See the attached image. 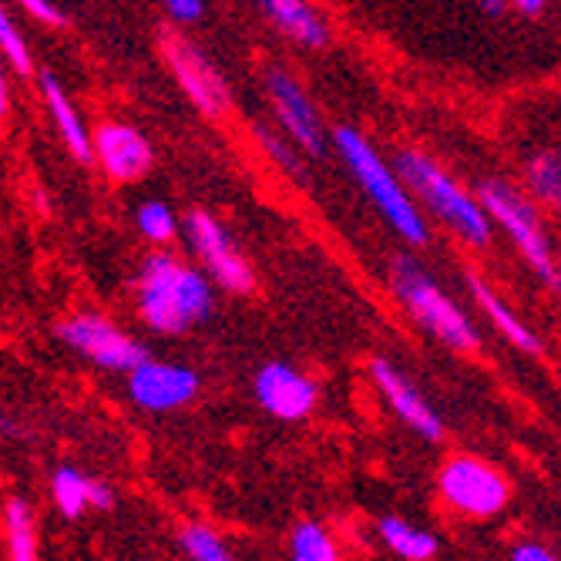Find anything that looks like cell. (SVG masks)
Instances as JSON below:
<instances>
[{
	"instance_id": "9c48e42d",
	"label": "cell",
	"mask_w": 561,
	"mask_h": 561,
	"mask_svg": "<svg viewBox=\"0 0 561 561\" xmlns=\"http://www.w3.org/2000/svg\"><path fill=\"white\" fill-rule=\"evenodd\" d=\"M165 58L172 65V75L179 78L182 91L188 94L192 105L209 115V118H219L226 108H229V88H226V78L213 68V61L202 55V50L185 41V37H175L169 34L165 37Z\"/></svg>"
},
{
	"instance_id": "7a4b0ae2",
	"label": "cell",
	"mask_w": 561,
	"mask_h": 561,
	"mask_svg": "<svg viewBox=\"0 0 561 561\" xmlns=\"http://www.w3.org/2000/svg\"><path fill=\"white\" fill-rule=\"evenodd\" d=\"M333 145L340 151L343 165L350 169V175L360 182V188L374 202V209L393 226V232L407 245H427L431 229L424 222L421 206L414 202L411 188L400 182V175L377 156V148L356 128H336Z\"/></svg>"
},
{
	"instance_id": "ba28073f",
	"label": "cell",
	"mask_w": 561,
	"mask_h": 561,
	"mask_svg": "<svg viewBox=\"0 0 561 561\" xmlns=\"http://www.w3.org/2000/svg\"><path fill=\"white\" fill-rule=\"evenodd\" d=\"M185 239L192 245V252L202 260V266L209 270V276L229 289V293H249L252 286H256V279H252V266L239 256L236 242L229 239V232L209 216V213H188L185 216Z\"/></svg>"
},
{
	"instance_id": "8fae6325",
	"label": "cell",
	"mask_w": 561,
	"mask_h": 561,
	"mask_svg": "<svg viewBox=\"0 0 561 561\" xmlns=\"http://www.w3.org/2000/svg\"><path fill=\"white\" fill-rule=\"evenodd\" d=\"M198 393V374L179 364H162V360H145L128 370V397L141 407V411L162 414V411H179V407L192 403Z\"/></svg>"
},
{
	"instance_id": "f546056e",
	"label": "cell",
	"mask_w": 561,
	"mask_h": 561,
	"mask_svg": "<svg viewBox=\"0 0 561 561\" xmlns=\"http://www.w3.org/2000/svg\"><path fill=\"white\" fill-rule=\"evenodd\" d=\"M512 4H515L522 14H528V18H538V14L548 8V0H512Z\"/></svg>"
},
{
	"instance_id": "277c9868",
	"label": "cell",
	"mask_w": 561,
	"mask_h": 561,
	"mask_svg": "<svg viewBox=\"0 0 561 561\" xmlns=\"http://www.w3.org/2000/svg\"><path fill=\"white\" fill-rule=\"evenodd\" d=\"M390 283H393L397 299L407 306V313H411L424 330H431L437 340H444L450 350L471 353L481 346V336H478V327L471 323V317L440 289V283L417 260L400 256L393 263Z\"/></svg>"
},
{
	"instance_id": "5b68a950",
	"label": "cell",
	"mask_w": 561,
	"mask_h": 561,
	"mask_svg": "<svg viewBox=\"0 0 561 561\" xmlns=\"http://www.w3.org/2000/svg\"><path fill=\"white\" fill-rule=\"evenodd\" d=\"M437 491L454 515L471 518V522L497 518L507 507V501H512V484H507V478L494 465H488L484 457H471V454L450 457L440 468Z\"/></svg>"
},
{
	"instance_id": "d4e9b609",
	"label": "cell",
	"mask_w": 561,
	"mask_h": 561,
	"mask_svg": "<svg viewBox=\"0 0 561 561\" xmlns=\"http://www.w3.org/2000/svg\"><path fill=\"white\" fill-rule=\"evenodd\" d=\"M0 55H4V61L14 65V71L31 75V50H27L24 34L18 31V24L4 11V4H0Z\"/></svg>"
},
{
	"instance_id": "83f0119b",
	"label": "cell",
	"mask_w": 561,
	"mask_h": 561,
	"mask_svg": "<svg viewBox=\"0 0 561 561\" xmlns=\"http://www.w3.org/2000/svg\"><path fill=\"white\" fill-rule=\"evenodd\" d=\"M551 558H554V551H548L538 541H522L512 548V561H551Z\"/></svg>"
},
{
	"instance_id": "4316f807",
	"label": "cell",
	"mask_w": 561,
	"mask_h": 561,
	"mask_svg": "<svg viewBox=\"0 0 561 561\" xmlns=\"http://www.w3.org/2000/svg\"><path fill=\"white\" fill-rule=\"evenodd\" d=\"M165 11L179 21V24H192L206 11V0H162Z\"/></svg>"
},
{
	"instance_id": "f1b7e54d",
	"label": "cell",
	"mask_w": 561,
	"mask_h": 561,
	"mask_svg": "<svg viewBox=\"0 0 561 561\" xmlns=\"http://www.w3.org/2000/svg\"><path fill=\"white\" fill-rule=\"evenodd\" d=\"M21 4H24L37 21H44V24H61V21H65L61 11H58V8H50L47 0H21Z\"/></svg>"
},
{
	"instance_id": "4dcf8cb0",
	"label": "cell",
	"mask_w": 561,
	"mask_h": 561,
	"mask_svg": "<svg viewBox=\"0 0 561 561\" xmlns=\"http://www.w3.org/2000/svg\"><path fill=\"white\" fill-rule=\"evenodd\" d=\"M507 8H512V0H481V11L488 18H501V14H507Z\"/></svg>"
},
{
	"instance_id": "cb8c5ba5",
	"label": "cell",
	"mask_w": 561,
	"mask_h": 561,
	"mask_svg": "<svg viewBox=\"0 0 561 561\" xmlns=\"http://www.w3.org/2000/svg\"><path fill=\"white\" fill-rule=\"evenodd\" d=\"M135 226L148 242H169L179 232V219L165 202H145L135 216Z\"/></svg>"
},
{
	"instance_id": "1f68e13d",
	"label": "cell",
	"mask_w": 561,
	"mask_h": 561,
	"mask_svg": "<svg viewBox=\"0 0 561 561\" xmlns=\"http://www.w3.org/2000/svg\"><path fill=\"white\" fill-rule=\"evenodd\" d=\"M8 105H11V98H8V78H4V55H0V118L8 115Z\"/></svg>"
},
{
	"instance_id": "6da1fadb",
	"label": "cell",
	"mask_w": 561,
	"mask_h": 561,
	"mask_svg": "<svg viewBox=\"0 0 561 561\" xmlns=\"http://www.w3.org/2000/svg\"><path fill=\"white\" fill-rule=\"evenodd\" d=\"M213 310L216 293L202 270L169 256V252H156L145 260L138 273V317L148 330L182 336L192 327L206 323Z\"/></svg>"
},
{
	"instance_id": "8992f818",
	"label": "cell",
	"mask_w": 561,
	"mask_h": 561,
	"mask_svg": "<svg viewBox=\"0 0 561 561\" xmlns=\"http://www.w3.org/2000/svg\"><path fill=\"white\" fill-rule=\"evenodd\" d=\"M478 202L488 213L491 222H497L507 236L515 239V245L522 249V256L528 260V266L541 276V283H548L551 289H558V266L551 256L548 236L541 229V219L535 213L531 202L507 182H484L478 188Z\"/></svg>"
},
{
	"instance_id": "4fadbf2b",
	"label": "cell",
	"mask_w": 561,
	"mask_h": 561,
	"mask_svg": "<svg viewBox=\"0 0 561 561\" xmlns=\"http://www.w3.org/2000/svg\"><path fill=\"white\" fill-rule=\"evenodd\" d=\"M256 400L276 421H302L317 407V383L289 364H266L256 377Z\"/></svg>"
},
{
	"instance_id": "30bf717a",
	"label": "cell",
	"mask_w": 561,
	"mask_h": 561,
	"mask_svg": "<svg viewBox=\"0 0 561 561\" xmlns=\"http://www.w3.org/2000/svg\"><path fill=\"white\" fill-rule=\"evenodd\" d=\"M266 91H270V101H273V112L283 125V131L289 135V141L296 148H302L306 156L320 159L327 151V141H323V125H320V115H317V105L310 101L299 88V81L279 68H273L266 75Z\"/></svg>"
},
{
	"instance_id": "9a60e30c",
	"label": "cell",
	"mask_w": 561,
	"mask_h": 561,
	"mask_svg": "<svg viewBox=\"0 0 561 561\" xmlns=\"http://www.w3.org/2000/svg\"><path fill=\"white\" fill-rule=\"evenodd\" d=\"M50 497H55L58 512L71 522L84 515V507H98V512H112L115 507V494L108 484L91 481L75 468L55 471V478H50Z\"/></svg>"
},
{
	"instance_id": "ac0fdd59",
	"label": "cell",
	"mask_w": 561,
	"mask_h": 561,
	"mask_svg": "<svg viewBox=\"0 0 561 561\" xmlns=\"http://www.w3.org/2000/svg\"><path fill=\"white\" fill-rule=\"evenodd\" d=\"M260 4L286 37L306 47H323L330 41V31L320 21V14L310 8V0H260Z\"/></svg>"
},
{
	"instance_id": "52a82bcc",
	"label": "cell",
	"mask_w": 561,
	"mask_h": 561,
	"mask_svg": "<svg viewBox=\"0 0 561 561\" xmlns=\"http://www.w3.org/2000/svg\"><path fill=\"white\" fill-rule=\"evenodd\" d=\"M58 333L75 353H81L84 360H91L101 370L128 374L148 356V350L138 340H131L118 323L98 317V313H78V317L65 320L58 327Z\"/></svg>"
},
{
	"instance_id": "44dd1931",
	"label": "cell",
	"mask_w": 561,
	"mask_h": 561,
	"mask_svg": "<svg viewBox=\"0 0 561 561\" xmlns=\"http://www.w3.org/2000/svg\"><path fill=\"white\" fill-rule=\"evenodd\" d=\"M289 554L296 561H336L340 558V548H336V538L317 525V522H302L293 528V538H289Z\"/></svg>"
},
{
	"instance_id": "7402d4cb",
	"label": "cell",
	"mask_w": 561,
	"mask_h": 561,
	"mask_svg": "<svg viewBox=\"0 0 561 561\" xmlns=\"http://www.w3.org/2000/svg\"><path fill=\"white\" fill-rule=\"evenodd\" d=\"M525 182H528V192L548 206H558L561 198V162L554 151H541L528 162V172H525Z\"/></svg>"
},
{
	"instance_id": "603a6c76",
	"label": "cell",
	"mask_w": 561,
	"mask_h": 561,
	"mask_svg": "<svg viewBox=\"0 0 561 561\" xmlns=\"http://www.w3.org/2000/svg\"><path fill=\"white\" fill-rule=\"evenodd\" d=\"M179 545H182V551L192 561H229L232 558L229 545L213 528H206V525H188V528H182Z\"/></svg>"
},
{
	"instance_id": "e0dca14e",
	"label": "cell",
	"mask_w": 561,
	"mask_h": 561,
	"mask_svg": "<svg viewBox=\"0 0 561 561\" xmlns=\"http://www.w3.org/2000/svg\"><path fill=\"white\" fill-rule=\"evenodd\" d=\"M41 91H44V101H47L50 118H55V125H58L65 145L71 148V156H75L78 162H94V159H91V135H88V128H84V118H81L78 108L71 105V98L65 94L61 81H58L55 75H44V78H41Z\"/></svg>"
},
{
	"instance_id": "5bb4252c",
	"label": "cell",
	"mask_w": 561,
	"mask_h": 561,
	"mask_svg": "<svg viewBox=\"0 0 561 561\" xmlns=\"http://www.w3.org/2000/svg\"><path fill=\"white\" fill-rule=\"evenodd\" d=\"M370 377H374V383L380 387V393L387 397V403L397 411V417L411 427V431H417L424 440H440L444 437V421L437 417V411L434 407L417 393V387L407 380L403 374H397L387 360H374L370 364Z\"/></svg>"
},
{
	"instance_id": "ffe728a7",
	"label": "cell",
	"mask_w": 561,
	"mask_h": 561,
	"mask_svg": "<svg viewBox=\"0 0 561 561\" xmlns=\"http://www.w3.org/2000/svg\"><path fill=\"white\" fill-rule=\"evenodd\" d=\"M4 535H8V551L14 561L37 558V522H34V512L27 501L11 497L4 504Z\"/></svg>"
},
{
	"instance_id": "3957f363",
	"label": "cell",
	"mask_w": 561,
	"mask_h": 561,
	"mask_svg": "<svg viewBox=\"0 0 561 561\" xmlns=\"http://www.w3.org/2000/svg\"><path fill=\"white\" fill-rule=\"evenodd\" d=\"M393 172L457 239H465L474 249H484L491 242V222L481 202L457 185L434 159L421 156V151H400Z\"/></svg>"
},
{
	"instance_id": "484cf974",
	"label": "cell",
	"mask_w": 561,
	"mask_h": 561,
	"mask_svg": "<svg viewBox=\"0 0 561 561\" xmlns=\"http://www.w3.org/2000/svg\"><path fill=\"white\" fill-rule=\"evenodd\" d=\"M256 138H260V145H263L266 156H270L283 172H299V169H296V145H293V141H283L279 135H273V131L263 128V125H256Z\"/></svg>"
},
{
	"instance_id": "2e32d148",
	"label": "cell",
	"mask_w": 561,
	"mask_h": 561,
	"mask_svg": "<svg viewBox=\"0 0 561 561\" xmlns=\"http://www.w3.org/2000/svg\"><path fill=\"white\" fill-rule=\"evenodd\" d=\"M468 286H471V296L481 302V310L491 317V323L501 330V336H504L507 343H512L515 350H522V353H528V356H538V353H541V340L535 336V330H531L515 310H507V302H504L484 279L471 276Z\"/></svg>"
},
{
	"instance_id": "7c38bea8",
	"label": "cell",
	"mask_w": 561,
	"mask_h": 561,
	"mask_svg": "<svg viewBox=\"0 0 561 561\" xmlns=\"http://www.w3.org/2000/svg\"><path fill=\"white\" fill-rule=\"evenodd\" d=\"M91 159H98V165L115 182H138L141 175H148L156 151L138 128L112 122L101 125L91 138Z\"/></svg>"
},
{
	"instance_id": "d6986e66",
	"label": "cell",
	"mask_w": 561,
	"mask_h": 561,
	"mask_svg": "<svg viewBox=\"0 0 561 561\" xmlns=\"http://www.w3.org/2000/svg\"><path fill=\"white\" fill-rule=\"evenodd\" d=\"M377 535H380V541L393 554H400L407 561H431L440 551L437 535H431V531H424V528H417L411 522H403V518H393V515L390 518H380Z\"/></svg>"
}]
</instances>
